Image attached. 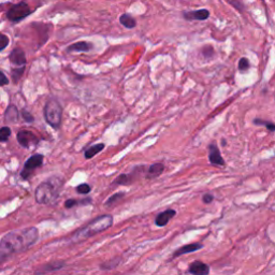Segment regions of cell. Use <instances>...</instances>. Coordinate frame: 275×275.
Wrapping results in <instances>:
<instances>
[{
	"mask_svg": "<svg viewBox=\"0 0 275 275\" xmlns=\"http://www.w3.org/2000/svg\"><path fill=\"white\" fill-rule=\"evenodd\" d=\"M253 123L256 126H263V127H265L270 132H274L275 131V125L272 122L264 121V120H261V118H255V120L253 121Z\"/></svg>",
	"mask_w": 275,
	"mask_h": 275,
	"instance_id": "obj_21",
	"label": "cell"
},
{
	"mask_svg": "<svg viewBox=\"0 0 275 275\" xmlns=\"http://www.w3.org/2000/svg\"><path fill=\"white\" fill-rule=\"evenodd\" d=\"M226 2H227L229 5H230V6H232V7L235 9V10H236V11H239L240 13H242V12L245 11V6H244V4L241 2V0H226Z\"/></svg>",
	"mask_w": 275,
	"mask_h": 275,
	"instance_id": "obj_25",
	"label": "cell"
},
{
	"mask_svg": "<svg viewBox=\"0 0 275 275\" xmlns=\"http://www.w3.org/2000/svg\"><path fill=\"white\" fill-rule=\"evenodd\" d=\"M113 225V217L111 215H101L94 221H91L89 224L80 228L72 236V240L75 242H81L89 239L100 232L107 230Z\"/></svg>",
	"mask_w": 275,
	"mask_h": 275,
	"instance_id": "obj_3",
	"label": "cell"
},
{
	"mask_svg": "<svg viewBox=\"0 0 275 275\" xmlns=\"http://www.w3.org/2000/svg\"><path fill=\"white\" fill-rule=\"evenodd\" d=\"M10 136H11L10 127L5 126L3 128H0V142H7Z\"/></svg>",
	"mask_w": 275,
	"mask_h": 275,
	"instance_id": "obj_24",
	"label": "cell"
},
{
	"mask_svg": "<svg viewBox=\"0 0 275 275\" xmlns=\"http://www.w3.org/2000/svg\"><path fill=\"white\" fill-rule=\"evenodd\" d=\"M209 160L211 164H213V166L224 167L226 164L223 156L221 154V151H219L216 143H211L209 145Z\"/></svg>",
	"mask_w": 275,
	"mask_h": 275,
	"instance_id": "obj_8",
	"label": "cell"
},
{
	"mask_svg": "<svg viewBox=\"0 0 275 275\" xmlns=\"http://www.w3.org/2000/svg\"><path fill=\"white\" fill-rule=\"evenodd\" d=\"M76 190H77L78 194H80V195H87L91 191V187L88 184H86V183H83V184H80L76 188Z\"/></svg>",
	"mask_w": 275,
	"mask_h": 275,
	"instance_id": "obj_28",
	"label": "cell"
},
{
	"mask_svg": "<svg viewBox=\"0 0 275 275\" xmlns=\"http://www.w3.org/2000/svg\"><path fill=\"white\" fill-rule=\"evenodd\" d=\"M38 237L39 231L36 227L7 233L0 241V263L10 258L12 255L28 250L38 241Z\"/></svg>",
	"mask_w": 275,
	"mask_h": 275,
	"instance_id": "obj_1",
	"label": "cell"
},
{
	"mask_svg": "<svg viewBox=\"0 0 275 275\" xmlns=\"http://www.w3.org/2000/svg\"><path fill=\"white\" fill-rule=\"evenodd\" d=\"M9 43H10L9 37L7 35L0 33V52H3L8 47Z\"/></svg>",
	"mask_w": 275,
	"mask_h": 275,
	"instance_id": "obj_30",
	"label": "cell"
},
{
	"mask_svg": "<svg viewBox=\"0 0 275 275\" xmlns=\"http://www.w3.org/2000/svg\"><path fill=\"white\" fill-rule=\"evenodd\" d=\"M106 148V145L104 143H98V144H95L93 146H90V148H88L85 152H84V157L85 159H91L93 157H95V156L97 154H99L101 151H104V149Z\"/></svg>",
	"mask_w": 275,
	"mask_h": 275,
	"instance_id": "obj_19",
	"label": "cell"
},
{
	"mask_svg": "<svg viewBox=\"0 0 275 275\" xmlns=\"http://www.w3.org/2000/svg\"><path fill=\"white\" fill-rule=\"evenodd\" d=\"M250 67H251L250 60L247 59L246 57H242V58L239 60V66H237V68H239V71H240V72H246L247 70L250 69Z\"/></svg>",
	"mask_w": 275,
	"mask_h": 275,
	"instance_id": "obj_26",
	"label": "cell"
},
{
	"mask_svg": "<svg viewBox=\"0 0 275 275\" xmlns=\"http://www.w3.org/2000/svg\"><path fill=\"white\" fill-rule=\"evenodd\" d=\"M202 54L205 58L210 59L215 55V51H214L212 45H205V47H203V49H202Z\"/></svg>",
	"mask_w": 275,
	"mask_h": 275,
	"instance_id": "obj_29",
	"label": "cell"
},
{
	"mask_svg": "<svg viewBox=\"0 0 275 275\" xmlns=\"http://www.w3.org/2000/svg\"><path fill=\"white\" fill-rule=\"evenodd\" d=\"M202 200H203V202H204V203L209 204V203H211V202H213L214 196H213V195H211V194H205V195H203Z\"/></svg>",
	"mask_w": 275,
	"mask_h": 275,
	"instance_id": "obj_33",
	"label": "cell"
},
{
	"mask_svg": "<svg viewBox=\"0 0 275 275\" xmlns=\"http://www.w3.org/2000/svg\"><path fill=\"white\" fill-rule=\"evenodd\" d=\"M120 23L128 29H132L136 26V21L134 20V17L128 13H124L120 16Z\"/></svg>",
	"mask_w": 275,
	"mask_h": 275,
	"instance_id": "obj_20",
	"label": "cell"
},
{
	"mask_svg": "<svg viewBox=\"0 0 275 275\" xmlns=\"http://www.w3.org/2000/svg\"><path fill=\"white\" fill-rule=\"evenodd\" d=\"M9 60H10V62L14 66H17V67L25 66L27 62L25 52L21 48L13 49L10 55H9Z\"/></svg>",
	"mask_w": 275,
	"mask_h": 275,
	"instance_id": "obj_10",
	"label": "cell"
},
{
	"mask_svg": "<svg viewBox=\"0 0 275 275\" xmlns=\"http://www.w3.org/2000/svg\"><path fill=\"white\" fill-rule=\"evenodd\" d=\"M25 71V66L23 67H18L17 69H13L12 70V78L15 83H17L20 79L23 77V73Z\"/></svg>",
	"mask_w": 275,
	"mask_h": 275,
	"instance_id": "obj_27",
	"label": "cell"
},
{
	"mask_svg": "<svg viewBox=\"0 0 275 275\" xmlns=\"http://www.w3.org/2000/svg\"><path fill=\"white\" fill-rule=\"evenodd\" d=\"M31 13L32 10L29 5L26 2H21L10 7V9L7 11V18L12 23H18L27 16H29Z\"/></svg>",
	"mask_w": 275,
	"mask_h": 275,
	"instance_id": "obj_5",
	"label": "cell"
},
{
	"mask_svg": "<svg viewBox=\"0 0 275 275\" xmlns=\"http://www.w3.org/2000/svg\"><path fill=\"white\" fill-rule=\"evenodd\" d=\"M43 159H44V157H43L42 154H35V155L30 156V157L26 160V162L24 164V168L21 172V178L23 180H28L32 176V173L42 166Z\"/></svg>",
	"mask_w": 275,
	"mask_h": 275,
	"instance_id": "obj_6",
	"label": "cell"
},
{
	"mask_svg": "<svg viewBox=\"0 0 275 275\" xmlns=\"http://www.w3.org/2000/svg\"><path fill=\"white\" fill-rule=\"evenodd\" d=\"M133 176H134V172L121 174V176H118L114 180L113 185H129V184H131V183L134 181Z\"/></svg>",
	"mask_w": 275,
	"mask_h": 275,
	"instance_id": "obj_17",
	"label": "cell"
},
{
	"mask_svg": "<svg viewBox=\"0 0 275 275\" xmlns=\"http://www.w3.org/2000/svg\"><path fill=\"white\" fill-rule=\"evenodd\" d=\"M177 214L176 210L172 209H168L166 211H163V212L159 213L157 216H156L155 219V225L158 227H164L167 226L168 223L171 221V219L174 217V215Z\"/></svg>",
	"mask_w": 275,
	"mask_h": 275,
	"instance_id": "obj_12",
	"label": "cell"
},
{
	"mask_svg": "<svg viewBox=\"0 0 275 275\" xmlns=\"http://www.w3.org/2000/svg\"><path fill=\"white\" fill-rule=\"evenodd\" d=\"M202 247H203V244H201V243H190V244L184 245V246L180 247V249H178L176 252H174V254L172 255V259L178 258L182 255L197 252V251L202 249Z\"/></svg>",
	"mask_w": 275,
	"mask_h": 275,
	"instance_id": "obj_13",
	"label": "cell"
},
{
	"mask_svg": "<svg viewBox=\"0 0 275 275\" xmlns=\"http://www.w3.org/2000/svg\"><path fill=\"white\" fill-rule=\"evenodd\" d=\"M8 84H9V79L7 78V76L4 72L0 71V86H5Z\"/></svg>",
	"mask_w": 275,
	"mask_h": 275,
	"instance_id": "obj_32",
	"label": "cell"
},
{
	"mask_svg": "<svg viewBox=\"0 0 275 275\" xmlns=\"http://www.w3.org/2000/svg\"><path fill=\"white\" fill-rule=\"evenodd\" d=\"M63 187V180L59 177H52L37 187L35 197L40 204H50L59 197Z\"/></svg>",
	"mask_w": 275,
	"mask_h": 275,
	"instance_id": "obj_2",
	"label": "cell"
},
{
	"mask_svg": "<svg viewBox=\"0 0 275 275\" xmlns=\"http://www.w3.org/2000/svg\"><path fill=\"white\" fill-rule=\"evenodd\" d=\"M22 117L26 123H33V121H35V118L31 115V113L27 111V110H25V109L22 110Z\"/></svg>",
	"mask_w": 275,
	"mask_h": 275,
	"instance_id": "obj_31",
	"label": "cell"
},
{
	"mask_svg": "<svg viewBox=\"0 0 275 275\" xmlns=\"http://www.w3.org/2000/svg\"><path fill=\"white\" fill-rule=\"evenodd\" d=\"M183 17L186 21H207L210 17V11L208 9H200V10L194 11H185L183 13Z\"/></svg>",
	"mask_w": 275,
	"mask_h": 275,
	"instance_id": "obj_9",
	"label": "cell"
},
{
	"mask_svg": "<svg viewBox=\"0 0 275 275\" xmlns=\"http://www.w3.org/2000/svg\"><path fill=\"white\" fill-rule=\"evenodd\" d=\"M17 142L20 143L21 146H23L24 149H30L31 146H36L39 143L40 139L32 131L29 130H20L17 132L16 135Z\"/></svg>",
	"mask_w": 275,
	"mask_h": 275,
	"instance_id": "obj_7",
	"label": "cell"
},
{
	"mask_svg": "<svg viewBox=\"0 0 275 275\" xmlns=\"http://www.w3.org/2000/svg\"><path fill=\"white\" fill-rule=\"evenodd\" d=\"M91 202V199L90 198H87V199H84V200H81V201H79V200H77V199H68V200H66V202H65V207L67 208V209H71V208H73V207H76V205H78V204H88V203H90Z\"/></svg>",
	"mask_w": 275,
	"mask_h": 275,
	"instance_id": "obj_22",
	"label": "cell"
},
{
	"mask_svg": "<svg viewBox=\"0 0 275 275\" xmlns=\"http://www.w3.org/2000/svg\"><path fill=\"white\" fill-rule=\"evenodd\" d=\"M44 120L54 129H58L62 121V108L57 99L49 98L43 109Z\"/></svg>",
	"mask_w": 275,
	"mask_h": 275,
	"instance_id": "obj_4",
	"label": "cell"
},
{
	"mask_svg": "<svg viewBox=\"0 0 275 275\" xmlns=\"http://www.w3.org/2000/svg\"><path fill=\"white\" fill-rule=\"evenodd\" d=\"M63 267H65V262H63V261L50 262L48 264L42 265V267L39 270H37L36 275H43V274H47V273H50V272L57 271L59 269H62Z\"/></svg>",
	"mask_w": 275,
	"mask_h": 275,
	"instance_id": "obj_14",
	"label": "cell"
},
{
	"mask_svg": "<svg viewBox=\"0 0 275 275\" xmlns=\"http://www.w3.org/2000/svg\"><path fill=\"white\" fill-rule=\"evenodd\" d=\"M125 196V192H117V194L113 195L110 197L107 201H106V205L107 207H112L114 205L116 202H118V201H120L123 197Z\"/></svg>",
	"mask_w": 275,
	"mask_h": 275,
	"instance_id": "obj_23",
	"label": "cell"
},
{
	"mask_svg": "<svg viewBox=\"0 0 275 275\" xmlns=\"http://www.w3.org/2000/svg\"><path fill=\"white\" fill-rule=\"evenodd\" d=\"M188 272L192 275H209L210 267L202 261H194L189 264Z\"/></svg>",
	"mask_w": 275,
	"mask_h": 275,
	"instance_id": "obj_11",
	"label": "cell"
},
{
	"mask_svg": "<svg viewBox=\"0 0 275 275\" xmlns=\"http://www.w3.org/2000/svg\"><path fill=\"white\" fill-rule=\"evenodd\" d=\"M94 45L93 43H90L88 41H79L73 43L67 48V52L72 53V52H89L93 50Z\"/></svg>",
	"mask_w": 275,
	"mask_h": 275,
	"instance_id": "obj_15",
	"label": "cell"
},
{
	"mask_svg": "<svg viewBox=\"0 0 275 275\" xmlns=\"http://www.w3.org/2000/svg\"><path fill=\"white\" fill-rule=\"evenodd\" d=\"M222 145L223 146H226L227 145V141L225 139H222Z\"/></svg>",
	"mask_w": 275,
	"mask_h": 275,
	"instance_id": "obj_34",
	"label": "cell"
},
{
	"mask_svg": "<svg viewBox=\"0 0 275 275\" xmlns=\"http://www.w3.org/2000/svg\"><path fill=\"white\" fill-rule=\"evenodd\" d=\"M20 117V113H18V110L15 106H9L5 112V120L9 123L16 122Z\"/></svg>",
	"mask_w": 275,
	"mask_h": 275,
	"instance_id": "obj_18",
	"label": "cell"
},
{
	"mask_svg": "<svg viewBox=\"0 0 275 275\" xmlns=\"http://www.w3.org/2000/svg\"><path fill=\"white\" fill-rule=\"evenodd\" d=\"M164 171V164L161 162H156L151 164L148 169V172H146V179L148 180H153L160 177L162 172Z\"/></svg>",
	"mask_w": 275,
	"mask_h": 275,
	"instance_id": "obj_16",
	"label": "cell"
}]
</instances>
